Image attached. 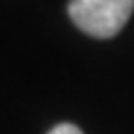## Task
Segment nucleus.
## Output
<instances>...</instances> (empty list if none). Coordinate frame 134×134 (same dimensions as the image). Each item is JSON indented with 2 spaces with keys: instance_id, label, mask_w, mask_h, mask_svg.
<instances>
[{
  "instance_id": "obj_2",
  "label": "nucleus",
  "mask_w": 134,
  "mask_h": 134,
  "mask_svg": "<svg viewBox=\"0 0 134 134\" xmlns=\"http://www.w3.org/2000/svg\"><path fill=\"white\" fill-rule=\"evenodd\" d=\"M49 134H83V132L76 127V125H72V123H60V125H56Z\"/></svg>"
},
{
  "instance_id": "obj_1",
  "label": "nucleus",
  "mask_w": 134,
  "mask_h": 134,
  "mask_svg": "<svg viewBox=\"0 0 134 134\" xmlns=\"http://www.w3.org/2000/svg\"><path fill=\"white\" fill-rule=\"evenodd\" d=\"M134 11V0H69L67 14L81 31L94 38H112Z\"/></svg>"
}]
</instances>
